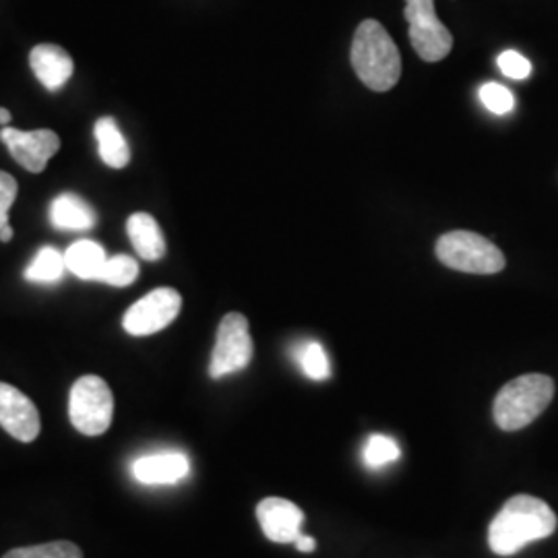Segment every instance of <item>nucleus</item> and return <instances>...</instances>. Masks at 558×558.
Wrapping results in <instances>:
<instances>
[{"mask_svg":"<svg viewBox=\"0 0 558 558\" xmlns=\"http://www.w3.org/2000/svg\"><path fill=\"white\" fill-rule=\"evenodd\" d=\"M557 515L548 502L530 495L507 500L488 527V546L499 557H513L527 544L553 536Z\"/></svg>","mask_w":558,"mask_h":558,"instance_id":"1","label":"nucleus"},{"mask_svg":"<svg viewBox=\"0 0 558 558\" xmlns=\"http://www.w3.org/2000/svg\"><path fill=\"white\" fill-rule=\"evenodd\" d=\"M191 472L189 458L180 451H161L143 456L133 463V476L141 484H177Z\"/></svg>","mask_w":558,"mask_h":558,"instance_id":"13","label":"nucleus"},{"mask_svg":"<svg viewBox=\"0 0 558 558\" xmlns=\"http://www.w3.org/2000/svg\"><path fill=\"white\" fill-rule=\"evenodd\" d=\"M66 271L64 255L54 246H44L25 269V279L34 283H57Z\"/></svg>","mask_w":558,"mask_h":558,"instance_id":"18","label":"nucleus"},{"mask_svg":"<svg viewBox=\"0 0 558 558\" xmlns=\"http://www.w3.org/2000/svg\"><path fill=\"white\" fill-rule=\"evenodd\" d=\"M137 278H140V263L129 255H114L106 259L98 281L114 288H126L135 283Z\"/></svg>","mask_w":558,"mask_h":558,"instance_id":"20","label":"nucleus"},{"mask_svg":"<svg viewBox=\"0 0 558 558\" xmlns=\"http://www.w3.org/2000/svg\"><path fill=\"white\" fill-rule=\"evenodd\" d=\"M11 122V112L7 108H0V124H9Z\"/></svg>","mask_w":558,"mask_h":558,"instance_id":"28","label":"nucleus"},{"mask_svg":"<svg viewBox=\"0 0 558 558\" xmlns=\"http://www.w3.org/2000/svg\"><path fill=\"white\" fill-rule=\"evenodd\" d=\"M437 257L449 269L474 274V276H493L505 269V255L499 246L474 232L456 230L442 234L437 242Z\"/></svg>","mask_w":558,"mask_h":558,"instance_id":"4","label":"nucleus"},{"mask_svg":"<svg viewBox=\"0 0 558 558\" xmlns=\"http://www.w3.org/2000/svg\"><path fill=\"white\" fill-rule=\"evenodd\" d=\"M497 62L502 75L509 80H527L532 75V62L515 50H505Z\"/></svg>","mask_w":558,"mask_h":558,"instance_id":"24","label":"nucleus"},{"mask_svg":"<svg viewBox=\"0 0 558 558\" xmlns=\"http://www.w3.org/2000/svg\"><path fill=\"white\" fill-rule=\"evenodd\" d=\"M253 360V338L248 331V320L240 313L226 315L218 329L216 348L209 362V377L223 379L244 371Z\"/></svg>","mask_w":558,"mask_h":558,"instance_id":"6","label":"nucleus"},{"mask_svg":"<svg viewBox=\"0 0 558 558\" xmlns=\"http://www.w3.org/2000/svg\"><path fill=\"white\" fill-rule=\"evenodd\" d=\"M112 416L114 396L106 380L96 375L75 380L69 398V418L81 435L100 437L110 428Z\"/></svg>","mask_w":558,"mask_h":558,"instance_id":"5","label":"nucleus"},{"mask_svg":"<svg viewBox=\"0 0 558 558\" xmlns=\"http://www.w3.org/2000/svg\"><path fill=\"white\" fill-rule=\"evenodd\" d=\"M555 398V380L546 375H523L507 383L495 398L493 416L500 430L515 433L538 418Z\"/></svg>","mask_w":558,"mask_h":558,"instance_id":"3","label":"nucleus"},{"mask_svg":"<svg viewBox=\"0 0 558 558\" xmlns=\"http://www.w3.org/2000/svg\"><path fill=\"white\" fill-rule=\"evenodd\" d=\"M106 259H108L106 251L94 240H77L64 253L66 271L85 281H98Z\"/></svg>","mask_w":558,"mask_h":558,"instance_id":"16","label":"nucleus"},{"mask_svg":"<svg viewBox=\"0 0 558 558\" xmlns=\"http://www.w3.org/2000/svg\"><path fill=\"white\" fill-rule=\"evenodd\" d=\"M294 359L302 373L311 380H327L331 377V364L319 341H304L294 348Z\"/></svg>","mask_w":558,"mask_h":558,"instance_id":"19","label":"nucleus"},{"mask_svg":"<svg viewBox=\"0 0 558 558\" xmlns=\"http://www.w3.org/2000/svg\"><path fill=\"white\" fill-rule=\"evenodd\" d=\"M405 20L410 23V41L420 59L439 62L453 50V36L435 11V0H405Z\"/></svg>","mask_w":558,"mask_h":558,"instance_id":"7","label":"nucleus"},{"mask_svg":"<svg viewBox=\"0 0 558 558\" xmlns=\"http://www.w3.org/2000/svg\"><path fill=\"white\" fill-rule=\"evenodd\" d=\"M50 221L57 230H69V232H83L92 230L98 221L96 211L85 199L73 193H62L50 205Z\"/></svg>","mask_w":558,"mask_h":558,"instance_id":"14","label":"nucleus"},{"mask_svg":"<svg viewBox=\"0 0 558 558\" xmlns=\"http://www.w3.org/2000/svg\"><path fill=\"white\" fill-rule=\"evenodd\" d=\"M182 308V296L174 288H158L147 296L137 300L122 319V327L129 336L145 338L166 329L177 319Z\"/></svg>","mask_w":558,"mask_h":558,"instance_id":"8","label":"nucleus"},{"mask_svg":"<svg viewBox=\"0 0 558 558\" xmlns=\"http://www.w3.org/2000/svg\"><path fill=\"white\" fill-rule=\"evenodd\" d=\"M29 66L48 92L62 89L75 69L71 54L57 44H38L29 52Z\"/></svg>","mask_w":558,"mask_h":558,"instance_id":"12","label":"nucleus"},{"mask_svg":"<svg viewBox=\"0 0 558 558\" xmlns=\"http://www.w3.org/2000/svg\"><path fill=\"white\" fill-rule=\"evenodd\" d=\"M294 546H296V550L300 553H313L315 548H317V542L311 538V536H304V534H300L296 542H294Z\"/></svg>","mask_w":558,"mask_h":558,"instance_id":"26","label":"nucleus"},{"mask_svg":"<svg viewBox=\"0 0 558 558\" xmlns=\"http://www.w3.org/2000/svg\"><path fill=\"white\" fill-rule=\"evenodd\" d=\"M94 133H96V141H98V151H100L101 161L106 166L120 170V168H124L131 161L129 143L124 140V135L120 133L117 120L104 117V119L96 122Z\"/></svg>","mask_w":558,"mask_h":558,"instance_id":"17","label":"nucleus"},{"mask_svg":"<svg viewBox=\"0 0 558 558\" xmlns=\"http://www.w3.org/2000/svg\"><path fill=\"white\" fill-rule=\"evenodd\" d=\"M364 463L371 470H383L385 465H391L401 458V449L398 442L385 435H371L364 445Z\"/></svg>","mask_w":558,"mask_h":558,"instance_id":"22","label":"nucleus"},{"mask_svg":"<svg viewBox=\"0 0 558 558\" xmlns=\"http://www.w3.org/2000/svg\"><path fill=\"white\" fill-rule=\"evenodd\" d=\"M480 101L493 114H509L515 108V96L500 83H484L480 87Z\"/></svg>","mask_w":558,"mask_h":558,"instance_id":"23","label":"nucleus"},{"mask_svg":"<svg viewBox=\"0 0 558 558\" xmlns=\"http://www.w3.org/2000/svg\"><path fill=\"white\" fill-rule=\"evenodd\" d=\"M0 140L9 147L13 160L34 174L44 172L50 158L60 149L59 135L48 129L17 131L13 126H4L0 131Z\"/></svg>","mask_w":558,"mask_h":558,"instance_id":"9","label":"nucleus"},{"mask_svg":"<svg viewBox=\"0 0 558 558\" xmlns=\"http://www.w3.org/2000/svg\"><path fill=\"white\" fill-rule=\"evenodd\" d=\"M0 426L21 442L38 439L41 428L36 403L7 383H0Z\"/></svg>","mask_w":558,"mask_h":558,"instance_id":"10","label":"nucleus"},{"mask_svg":"<svg viewBox=\"0 0 558 558\" xmlns=\"http://www.w3.org/2000/svg\"><path fill=\"white\" fill-rule=\"evenodd\" d=\"M126 234L141 259L160 260L166 255V239L154 216L133 214L126 221Z\"/></svg>","mask_w":558,"mask_h":558,"instance_id":"15","label":"nucleus"},{"mask_svg":"<svg viewBox=\"0 0 558 558\" xmlns=\"http://www.w3.org/2000/svg\"><path fill=\"white\" fill-rule=\"evenodd\" d=\"M11 239H13V228H11V226L2 228V230H0V240H2V242H9Z\"/></svg>","mask_w":558,"mask_h":558,"instance_id":"27","label":"nucleus"},{"mask_svg":"<svg viewBox=\"0 0 558 558\" xmlns=\"http://www.w3.org/2000/svg\"><path fill=\"white\" fill-rule=\"evenodd\" d=\"M352 66L373 92H389L401 77L398 46L379 21H362L352 41Z\"/></svg>","mask_w":558,"mask_h":558,"instance_id":"2","label":"nucleus"},{"mask_svg":"<svg viewBox=\"0 0 558 558\" xmlns=\"http://www.w3.org/2000/svg\"><path fill=\"white\" fill-rule=\"evenodd\" d=\"M17 180L0 170V230L9 226V211L17 199Z\"/></svg>","mask_w":558,"mask_h":558,"instance_id":"25","label":"nucleus"},{"mask_svg":"<svg viewBox=\"0 0 558 558\" xmlns=\"http://www.w3.org/2000/svg\"><path fill=\"white\" fill-rule=\"evenodd\" d=\"M2 558H83V553L77 544L69 539H57V542H46L36 546L13 548Z\"/></svg>","mask_w":558,"mask_h":558,"instance_id":"21","label":"nucleus"},{"mask_svg":"<svg viewBox=\"0 0 558 558\" xmlns=\"http://www.w3.org/2000/svg\"><path fill=\"white\" fill-rule=\"evenodd\" d=\"M260 530L276 544H294L302 534L304 513L292 500L269 497L257 505Z\"/></svg>","mask_w":558,"mask_h":558,"instance_id":"11","label":"nucleus"}]
</instances>
